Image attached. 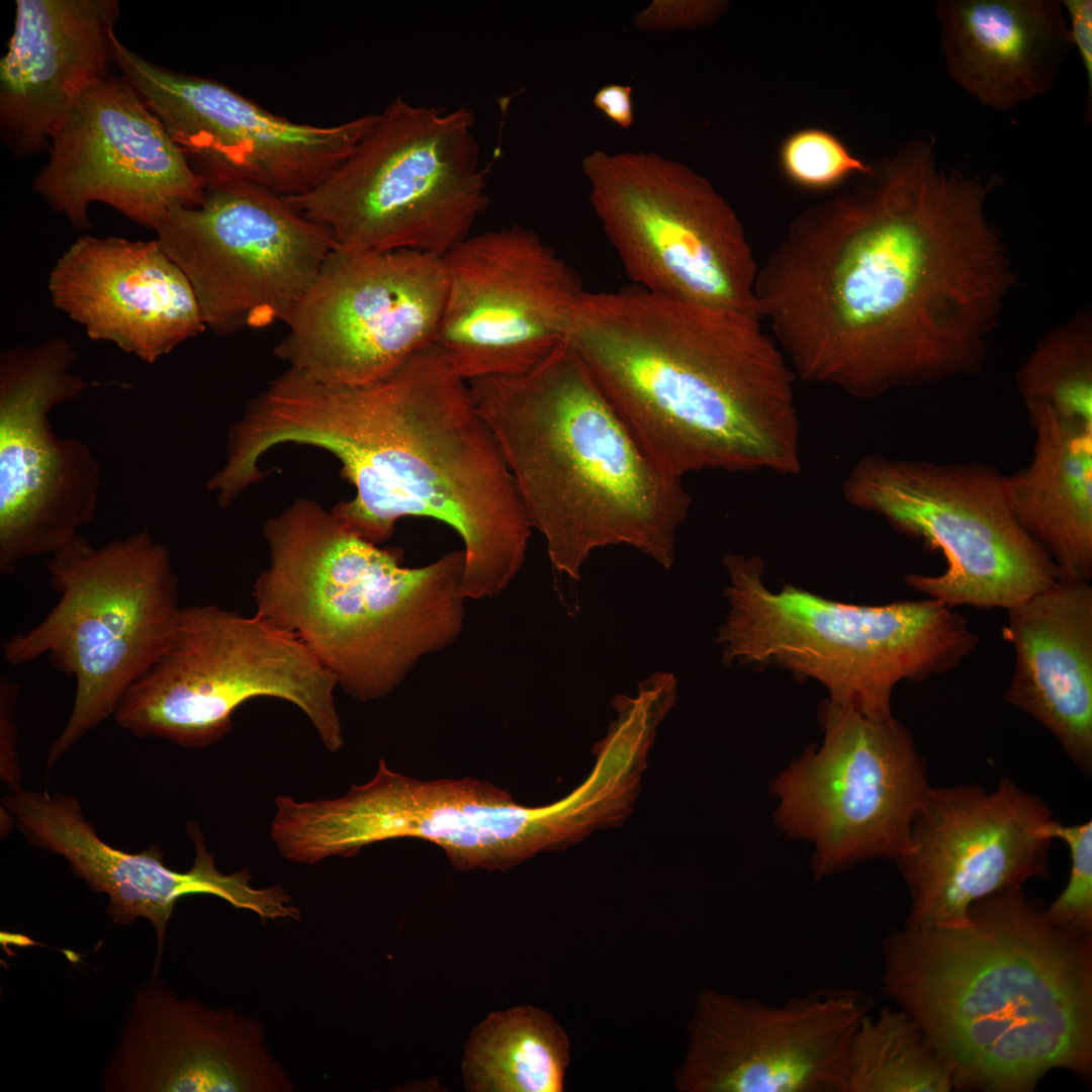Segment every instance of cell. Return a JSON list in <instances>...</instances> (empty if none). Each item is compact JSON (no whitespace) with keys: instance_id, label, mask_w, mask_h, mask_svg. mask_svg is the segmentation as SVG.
Wrapping results in <instances>:
<instances>
[{"instance_id":"cell-19","label":"cell","mask_w":1092,"mask_h":1092,"mask_svg":"<svg viewBox=\"0 0 1092 1092\" xmlns=\"http://www.w3.org/2000/svg\"><path fill=\"white\" fill-rule=\"evenodd\" d=\"M444 261L448 288L433 345L467 382L524 373L564 340L584 288L535 232L515 224L470 235Z\"/></svg>"},{"instance_id":"cell-28","label":"cell","mask_w":1092,"mask_h":1092,"mask_svg":"<svg viewBox=\"0 0 1092 1092\" xmlns=\"http://www.w3.org/2000/svg\"><path fill=\"white\" fill-rule=\"evenodd\" d=\"M949 77L995 110L1046 95L1072 48L1058 0H936Z\"/></svg>"},{"instance_id":"cell-38","label":"cell","mask_w":1092,"mask_h":1092,"mask_svg":"<svg viewBox=\"0 0 1092 1092\" xmlns=\"http://www.w3.org/2000/svg\"><path fill=\"white\" fill-rule=\"evenodd\" d=\"M633 88L630 85L609 84L600 88L593 102L611 121L622 128L634 123Z\"/></svg>"},{"instance_id":"cell-33","label":"cell","mask_w":1092,"mask_h":1092,"mask_svg":"<svg viewBox=\"0 0 1092 1092\" xmlns=\"http://www.w3.org/2000/svg\"><path fill=\"white\" fill-rule=\"evenodd\" d=\"M781 164L794 183L809 189H826L872 170L834 135L816 128L790 135L781 149Z\"/></svg>"},{"instance_id":"cell-10","label":"cell","mask_w":1092,"mask_h":1092,"mask_svg":"<svg viewBox=\"0 0 1092 1092\" xmlns=\"http://www.w3.org/2000/svg\"><path fill=\"white\" fill-rule=\"evenodd\" d=\"M275 807L271 834L280 854L306 864L410 837L441 847L456 870L505 871L567 848L582 835L579 807L570 796L524 806L488 781H424L391 770L382 759L370 781L342 797L297 802L279 796Z\"/></svg>"},{"instance_id":"cell-29","label":"cell","mask_w":1092,"mask_h":1092,"mask_svg":"<svg viewBox=\"0 0 1092 1092\" xmlns=\"http://www.w3.org/2000/svg\"><path fill=\"white\" fill-rule=\"evenodd\" d=\"M1035 434L1027 466L1006 476L1012 509L1055 562L1059 580L1092 577V428L1024 404Z\"/></svg>"},{"instance_id":"cell-16","label":"cell","mask_w":1092,"mask_h":1092,"mask_svg":"<svg viewBox=\"0 0 1092 1092\" xmlns=\"http://www.w3.org/2000/svg\"><path fill=\"white\" fill-rule=\"evenodd\" d=\"M448 288L444 257L335 247L275 355L317 380L366 384L433 345Z\"/></svg>"},{"instance_id":"cell-31","label":"cell","mask_w":1092,"mask_h":1092,"mask_svg":"<svg viewBox=\"0 0 1092 1092\" xmlns=\"http://www.w3.org/2000/svg\"><path fill=\"white\" fill-rule=\"evenodd\" d=\"M950 1074L902 1010L864 1015L851 1038L846 1092H947Z\"/></svg>"},{"instance_id":"cell-18","label":"cell","mask_w":1092,"mask_h":1092,"mask_svg":"<svg viewBox=\"0 0 1092 1092\" xmlns=\"http://www.w3.org/2000/svg\"><path fill=\"white\" fill-rule=\"evenodd\" d=\"M123 76L204 180L234 178L284 197L323 183L374 125L368 113L320 126L274 114L207 77L158 66L112 36Z\"/></svg>"},{"instance_id":"cell-37","label":"cell","mask_w":1092,"mask_h":1092,"mask_svg":"<svg viewBox=\"0 0 1092 1092\" xmlns=\"http://www.w3.org/2000/svg\"><path fill=\"white\" fill-rule=\"evenodd\" d=\"M1070 20V41L1078 51L1087 78L1085 118L1091 119L1092 104V1L1062 0Z\"/></svg>"},{"instance_id":"cell-30","label":"cell","mask_w":1092,"mask_h":1092,"mask_svg":"<svg viewBox=\"0 0 1092 1092\" xmlns=\"http://www.w3.org/2000/svg\"><path fill=\"white\" fill-rule=\"evenodd\" d=\"M568 1062L564 1030L525 1006L493 1013L473 1031L463 1072L470 1091L560 1092Z\"/></svg>"},{"instance_id":"cell-5","label":"cell","mask_w":1092,"mask_h":1092,"mask_svg":"<svg viewBox=\"0 0 1092 1092\" xmlns=\"http://www.w3.org/2000/svg\"><path fill=\"white\" fill-rule=\"evenodd\" d=\"M551 565L579 579L597 549L628 545L663 568L692 498L643 450L564 338L530 370L468 381Z\"/></svg>"},{"instance_id":"cell-20","label":"cell","mask_w":1092,"mask_h":1092,"mask_svg":"<svg viewBox=\"0 0 1092 1092\" xmlns=\"http://www.w3.org/2000/svg\"><path fill=\"white\" fill-rule=\"evenodd\" d=\"M870 999L824 989L771 1004L701 990L675 1072L684 1092H846L848 1052Z\"/></svg>"},{"instance_id":"cell-7","label":"cell","mask_w":1092,"mask_h":1092,"mask_svg":"<svg viewBox=\"0 0 1092 1092\" xmlns=\"http://www.w3.org/2000/svg\"><path fill=\"white\" fill-rule=\"evenodd\" d=\"M724 565L729 611L716 638L724 664H778L871 719L893 717L900 681L951 671L979 642L965 616L934 599L843 604L791 584L769 589L757 557L729 554Z\"/></svg>"},{"instance_id":"cell-13","label":"cell","mask_w":1092,"mask_h":1092,"mask_svg":"<svg viewBox=\"0 0 1092 1092\" xmlns=\"http://www.w3.org/2000/svg\"><path fill=\"white\" fill-rule=\"evenodd\" d=\"M581 169L593 208L640 288L759 317L751 246L736 212L709 180L644 152L596 150Z\"/></svg>"},{"instance_id":"cell-25","label":"cell","mask_w":1092,"mask_h":1092,"mask_svg":"<svg viewBox=\"0 0 1092 1092\" xmlns=\"http://www.w3.org/2000/svg\"><path fill=\"white\" fill-rule=\"evenodd\" d=\"M49 290L91 339L148 363L206 329L187 277L157 239L78 238L53 267Z\"/></svg>"},{"instance_id":"cell-14","label":"cell","mask_w":1092,"mask_h":1092,"mask_svg":"<svg viewBox=\"0 0 1092 1092\" xmlns=\"http://www.w3.org/2000/svg\"><path fill=\"white\" fill-rule=\"evenodd\" d=\"M203 182L202 201L171 210L156 233L187 277L206 328L229 334L286 324L336 247L332 235L260 186Z\"/></svg>"},{"instance_id":"cell-35","label":"cell","mask_w":1092,"mask_h":1092,"mask_svg":"<svg viewBox=\"0 0 1092 1092\" xmlns=\"http://www.w3.org/2000/svg\"><path fill=\"white\" fill-rule=\"evenodd\" d=\"M726 2L706 0H655L634 17V25L647 31L697 28L711 23Z\"/></svg>"},{"instance_id":"cell-26","label":"cell","mask_w":1092,"mask_h":1092,"mask_svg":"<svg viewBox=\"0 0 1092 1092\" xmlns=\"http://www.w3.org/2000/svg\"><path fill=\"white\" fill-rule=\"evenodd\" d=\"M120 13L116 0H17L0 62V124L12 150L49 149L75 99L106 76Z\"/></svg>"},{"instance_id":"cell-27","label":"cell","mask_w":1092,"mask_h":1092,"mask_svg":"<svg viewBox=\"0 0 1092 1092\" xmlns=\"http://www.w3.org/2000/svg\"><path fill=\"white\" fill-rule=\"evenodd\" d=\"M1014 651L1005 701L1031 716L1085 775L1092 770V586L1058 580L1010 608Z\"/></svg>"},{"instance_id":"cell-36","label":"cell","mask_w":1092,"mask_h":1092,"mask_svg":"<svg viewBox=\"0 0 1092 1092\" xmlns=\"http://www.w3.org/2000/svg\"><path fill=\"white\" fill-rule=\"evenodd\" d=\"M18 684L6 675L0 678V776L9 788L20 786L21 770L17 751V728L15 711L18 700Z\"/></svg>"},{"instance_id":"cell-17","label":"cell","mask_w":1092,"mask_h":1092,"mask_svg":"<svg viewBox=\"0 0 1092 1092\" xmlns=\"http://www.w3.org/2000/svg\"><path fill=\"white\" fill-rule=\"evenodd\" d=\"M60 338L6 350L0 360V572L53 554L97 511L101 468L82 441L58 437L50 413L88 384Z\"/></svg>"},{"instance_id":"cell-9","label":"cell","mask_w":1092,"mask_h":1092,"mask_svg":"<svg viewBox=\"0 0 1092 1092\" xmlns=\"http://www.w3.org/2000/svg\"><path fill=\"white\" fill-rule=\"evenodd\" d=\"M472 110L395 97L351 155L311 191L285 197L336 246L444 257L488 202Z\"/></svg>"},{"instance_id":"cell-4","label":"cell","mask_w":1092,"mask_h":1092,"mask_svg":"<svg viewBox=\"0 0 1092 1092\" xmlns=\"http://www.w3.org/2000/svg\"><path fill=\"white\" fill-rule=\"evenodd\" d=\"M1023 889L965 921L889 933L884 993L919 1027L953 1087L1031 1091L1055 1069L1092 1072V936L1055 926Z\"/></svg>"},{"instance_id":"cell-6","label":"cell","mask_w":1092,"mask_h":1092,"mask_svg":"<svg viewBox=\"0 0 1092 1092\" xmlns=\"http://www.w3.org/2000/svg\"><path fill=\"white\" fill-rule=\"evenodd\" d=\"M269 564L253 584L259 615L293 635L360 701L395 690L465 622V553L416 568L332 512L298 499L263 528Z\"/></svg>"},{"instance_id":"cell-1","label":"cell","mask_w":1092,"mask_h":1092,"mask_svg":"<svg viewBox=\"0 0 1092 1092\" xmlns=\"http://www.w3.org/2000/svg\"><path fill=\"white\" fill-rule=\"evenodd\" d=\"M811 207L758 269L755 298L800 379L875 398L972 376L1017 282L987 214L1003 181L903 146Z\"/></svg>"},{"instance_id":"cell-8","label":"cell","mask_w":1092,"mask_h":1092,"mask_svg":"<svg viewBox=\"0 0 1092 1092\" xmlns=\"http://www.w3.org/2000/svg\"><path fill=\"white\" fill-rule=\"evenodd\" d=\"M46 568L57 604L2 651L12 665L46 656L76 681L71 714L48 752L50 770L114 715L168 644L182 607L169 551L148 529L99 547L79 535L51 554Z\"/></svg>"},{"instance_id":"cell-23","label":"cell","mask_w":1092,"mask_h":1092,"mask_svg":"<svg viewBox=\"0 0 1092 1092\" xmlns=\"http://www.w3.org/2000/svg\"><path fill=\"white\" fill-rule=\"evenodd\" d=\"M1 806L13 817L28 844L59 854L76 877L108 898L107 913L117 925L147 919L157 936L153 975H159L167 928L178 900L189 895L218 897L237 909L268 920H301L300 910L279 886L255 888L246 869L223 874L215 864L195 823L187 832L195 846L186 872L168 868L155 843L140 852H126L103 841L76 798L63 793L28 791L18 787L2 797Z\"/></svg>"},{"instance_id":"cell-12","label":"cell","mask_w":1092,"mask_h":1092,"mask_svg":"<svg viewBox=\"0 0 1092 1092\" xmlns=\"http://www.w3.org/2000/svg\"><path fill=\"white\" fill-rule=\"evenodd\" d=\"M842 494L941 551L942 573H911L905 582L947 607L1009 610L1059 580L1053 559L1018 521L1006 476L995 466L871 454L850 469Z\"/></svg>"},{"instance_id":"cell-11","label":"cell","mask_w":1092,"mask_h":1092,"mask_svg":"<svg viewBox=\"0 0 1092 1092\" xmlns=\"http://www.w3.org/2000/svg\"><path fill=\"white\" fill-rule=\"evenodd\" d=\"M337 686L303 644L258 613L187 606L168 644L124 693L113 718L141 738L207 747L231 731L238 707L271 697L298 707L335 753L344 744Z\"/></svg>"},{"instance_id":"cell-24","label":"cell","mask_w":1092,"mask_h":1092,"mask_svg":"<svg viewBox=\"0 0 1092 1092\" xmlns=\"http://www.w3.org/2000/svg\"><path fill=\"white\" fill-rule=\"evenodd\" d=\"M107 1092H291L262 1023L180 998L158 976L134 991L102 1076Z\"/></svg>"},{"instance_id":"cell-15","label":"cell","mask_w":1092,"mask_h":1092,"mask_svg":"<svg viewBox=\"0 0 1092 1092\" xmlns=\"http://www.w3.org/2000/svg\"><path fill=\"white\" fill-rule=\"evenodd\" d=\"M823 742L776 780V819L815 846L817 878L855 862L897 859L931 790L908 730L893 717L868 718L828 701Z\"/></svg>"},{"instance_id":"cell-3","label":"cell","mask_w":1092,"mask_h":1092,"mask_svg":"<svg viewBox=\"0 0 1092 1092\" xmlns=\"http://www.w3.org/2000/svg\"><path fill=\"white\" fill-rule=\"evenodd\" d=\"M759 320L640 287L584 290L565 339L666 473L796 474V375Z\"/></svg>"},{"instance_id":"cell-21","label":"cell","mask_w":1092,"mask_h":1092,"mask_svg":"<svg viewBox=\"0 0 1092 1092\" xmlns=\"http://www.w3.org/2000/svg\"><path fill=\"white\" fill-rule=\"evenodd\" d=\"M1056 822L1010 779L992 791L932 787L896 859L911 898L905 926L959 924L975 902L1045 877Z\"/></svg>"},{"instance_id":"cell-2","label":"cell","mask_w":1092,"mask_h":1092,"mask_svg":"<svg viewBox=\"0 0 1092 1092\" xmlns=\"http://www.w3.org/2000/svg\"><path fill=\"white\" fill-rule=\"evenodd\" d=\"M270 421L277 444L340 461L355 495L331 512L364 539L378 545L404 517L446 524L463 542L467 599L499 595L521 570L532 528L514 479L468 382L434 345L366 384L296 374Z\"/></svg>"},{"instance_id":"cell-34","label":"cell","mask_w":1092,"mask_h":1092,"mask_svg":"<svg viewBox=\"0 0 1092 1092\" xmlns=\"http://www.w3.org/2000/svg\"><path fill=\"white\" fill-rule=\"evenodd\" d=\"M1053 834L1068 845L1071 868L1065 889L1044 909L1045 916L1066 932L1092 936V821L1074 825L1057 821Z\"/></svg>"},{"instance_id":"cell-32","label":"cell","mask_w":1092,"mask_h":1092,"mask_svg":"<svg viewBox=\"0 0 1092 1092\" xmlns=\"http://www.w3.org/2000/svg\"><path fill=\"white\" fill-rule=\"evenodd\" d=\"M1023 403L1040 402L1092 428V313L1073 314L1040 338L1015 377Z\"/></svg>"},{"instance_id":"cell-22","label":"cell","mask_w":1092,"mask_h":1092,"mask_svg":"<svg viewBox=\"0 0 1092 1092\" xmlns=\"http://www.w3.org/2000/svg\"><path fill=\"white\" fill-rule=\"evenodd\" d=\"M34 190L77 228L102 202L156 231L177 207L199 204L204 182L123 77L84 90L55 128Z\"/></svg>"}]
</instances>
